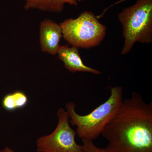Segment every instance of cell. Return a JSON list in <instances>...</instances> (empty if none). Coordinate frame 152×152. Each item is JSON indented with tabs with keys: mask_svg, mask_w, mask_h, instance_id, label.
Wrapping results in <instances>:
<instances>
[{
	"mask_svg": "<svg viewBox=\"0 0 152 152\" xmlns=\"http://www.w3.org/2000/svg\"><path fill=\"white\" fill-rule=\"evenodd\" d=\"M112 152H152V102L133 93L123 100L102 132Z\"/></svg>",
	"mask_w": 152,
	"mask_h": 152,
	"instance_id": "1",
	"label": "cell"
},
{
	"mask_svg": "<svg viewBox=\"0 0 152 152\" xmlns=\"http://www.w3.org/2000/svg\"><path fill=\"white\" fill-rule=\"evenodd\" d=\"M110 97L90 113L79 115L76 113V105L69 102L66 105L69 122L77 127L76 132L80 138L94 141L101 134L107 124L118 110L123 100V88L118 86L111 88Z\"/></svg>",
	"mask_w": 152,
	"mask_h": 152,
	"instance_id": "2",
	"label": "cell"
},
{
	"mask_svg": "<svg viewBox=\"0 0 152 152\" xmlns=\"http://www.w3.org/2000/svg\"><path fill=\"white\" fill-rule=\"evenodd\" d=\"M124 43L121 54H127L137 42L152 43V0H137L118 15Z\"/></svg>",
	"mask_w": 152,
	"mask_h": 152,
	"instance_id": "3",
	"label": "cell"
},
{
	"mask_svg": "<svg viewBox=\"0 0 152 152\" xmlns=\"http://www.w3.org/2000/svg\"><path fill=\"white\" fill-rule=\"evenodd\" d=\"M60 25L63 37L78 48L98 46L103 41L107 31L106 26L90 11H84L75 19H66Z\"/></svg>",
	"mask_w": 152,
	"mask_h": 152,
	"instance_id": "4",
	"label": "cell"
},
{
	"mask_svg": "<svg viewBox=\"0 0 152 152\" xmlns=\"http://www.w3.org/2000/svg\"><path fill=\"white\" fill-rule=\"evenodd\" d=\"M58 125L50 134L37 140V152H84L83 146L76 143L77 132L71 128L67 112L63 108L57 112Z\"/></svg>",
	"mask_w": 152,
	"mask_h": 152,
	"instance_id": "5",
	"label": "cell"
},
{
	"mask_svg": "<svg viewBox=\"0 0 152 152\" xmlns=\"http://www.w3.org/2000/svg\"><path fill=\"white\" fill-rule=\"evenodd\" d=\"M63 37L60 24L50 19H45L39 25V42L41 51L55 56L57 54Z\"/></svg>",
	"mask_w": 152,
	"mask_h": 152,
	"instance_id": "6",
	"label": "cell"
},
{
	"mask_svg": "<svg viewBox=\"0 0 152 152\" xmlns=\"http://www.w3.org/2000/svg\"><path fill=\"white\" fill-rule=\"evenodd\" d=\"M57 54L58 58L64 65L66 69L71 73L85 72L95 75H100L101 72L84 64L82 61L79 49L76 47L68 45L61 46Z\"/></svg>",
	"mask_w": 152,
	"mask_h": 152,
	"instance_id": "7",
	"label": "cell"
},
{
	"mask_svg": "<svg viewBox=\"0 0 152 152\" xmlns=\"http://www.w3.org/2000/svg\"><path fill=\"white\" fill-rule=\"evenodd\" d=\"M24 9L39 10L49 12L60 13L64 10L65 4L77 6L76 0H25Z\"/></svg>",
	"mask_w": 152,
	"mask_h": 152,
	"instance_id": "8",
	"label": "cell"
},
{
	"mask_svg": "<svg viewBox=\"0 0 152 152\" xmlns=\"http://www.w3.org/2000/svg\"><path fill=\"white\" fill-rule=\"evenodd\" d=\"M28 102L26 94L22 91H17L6 95L3 98L2 104L6 110L12 112L24 107Z\"/></svg>",
	"mask_w": 152,
	"mask_h": 152,
	"instance_id": "9",
	"label": "cell"
},
{
	"mask_svg": "<svg viewBox=\"0 0 152 152\" xmlns=\"http://www.w3.org/2000/svg\"><path fill=\"white\" fill-rule=\"evenodd\" d=\"M83 150L84 152H112L107 148H98L95 145L93 141L90 140L83 139Z\"/></svg>",
	"mask_w": 152,
	"mask_h": 152,
	"instance_id": "10",
	"label": "cell"
},
{
	"mask_svg": "<svg viewBox=\"0 0 152 152\" xmlns=\"http://www.w3.org/2000/svg\"><path fill=\"white\" fill-rule=\"evenodd\" d=\"M0 152H15L10 147L7 146L1 150Z\"/></svg>",
	"mask_w": 152,
	"mask_h": 152,
	"instance_id": "11",
	"label": "cell"
},
{
	"mask_svg": "<svg viewBox=\"0 0 152 152\" xmlns=\"http://www.w3.org/2000/svg\"><path fill=\"white\" fill-rule=\"evenodd\" d=\"M128 1V0H121V1H118L117 2L115 3V4H113L111 6H110L111 7H113V6L115 5L118 4H120V3L123 2L125 1Z\"/></svg>",
	"mask_w": 152,
	"mask_h": 152,
	"instance_id": "12",
	"label": "cell"
},
{
	"mask_svg": "<svg viewBox=\"0 0 152 152\" xmlns=\"http://www.w3.org/2000/svg\"><path fill=\"white\" fill-rule=\"evenodd\" d=\"M76 1H84L85 0H76Z\"/></svg>",
	"mask_w": 152,
	"mask_h": 152,
	"instance_id": "13",
	"label": "cell"
}]
</instances>
